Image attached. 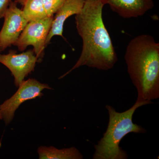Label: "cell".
I'll list each match as a JSON object with an SVG mask.
<instances>
[{"instance_id":"3","label":"cell","mask_w":159,"mask_h":159,"mask_svg":"<svg viewBox=\"0 0 159 159\" xmlns=\"http://www.w3.org/2000/svg\"><path fill=\"white\" fill-rule=\"evenodd\" d=\"M152 102L136 100L132 107L122 112H119L111 106L106 105L109 115L107 128L103 136L94 145L93 159H127V152L119 146L120 142L127 134H145L146 130L133 122L134 114L137 109Z\"/></svg>"},{"instance_id":"8","label":"cell","mask_w":159,"mask_h":159,"mask_svg":"<svg viewBox=\"0 0 159 159\" xmlns=\"http://www.w3.org/2000/svg\"><path fill=\"white\" fill-rule=\"evenodd\" d=\"M105 6L125 19L143 16L153 8V0H101Z\"/></svg>"},{"instance_id":"13","label":"cell","mask_w":159,"mask_h":159,"mask_svg":"<svg viewBox=\"0 0 159 159\" xmlns=\"http://www.w3.org/2000/svg\"><path fill=\"white\" fill-rule=\"evenodd\" d=\"M11 0H0V19L4 17Z\"/></svg>"},{"instance_id":"10","label":"cell","mask_w":159,"mask_h":159,"mask_svg":"<svg viewBox=\"0 0 159 159\" xmlns=\"http://www.w3.org/2000/svg\"><path fill=\"white\" fill-rule=\"evenodd\" d=\"M40 159H82V154L74 147L62 149L50 146H40L38 149Z\"/></svg>"},{"instance_id":"14","label":"cell","mask_w":159,"mask_h":159,"mask_svg":"<svg viewBox=\"0 0 159 159\" xmlns=\"http://www.w3.org/2000/svg\"><path fill=\"white\" fill-rule=\"evenodd\" d=\"M26 1V0H14V2H15L17 4L19 3L20 5H22V6Z\"/></svg>"},{"instance_id":"15","label":"cell","mask_w":159,"mask_h":159,"mask_svg":"<svg viewBox=\"0 0 159 159\" xmlns=\"http://www.w3.org/2000/svg\"><path fill=\"white\" fill-rule=\"evenodd\" d=\"M2 116H1V113H0V119H2Z\"/></svg>"},{"instance_id":"9","label":"cell","mask_w":159,"mask_h":159,"mask_svg":"<svg viewBox=\"0 0 159 159\" xmlns=\"http://www.w3.org/2000/svg\"><path fill=\"white\" fill-rule=\"evenodd\" d=\"M85 0H66L54 16L50 31L46 41V46L51 39L56 35L63 37V26L66 20L70 16L76 15L81 11Z\"/></svg>"},{"instance_id":"1","label":"cell","mask_w":159,"mask_h":159,"mask_svg":"<svg viewBox=\"0 0 159 159\" xmlns=\"http://www.w3.org/2000/svg\"><path fill=\"white\" fill-rule=\"evenodd\" d=\"M104 6L101 0H85L81 11L75 15L77 32L82 40V51L73 68L59 79L82 66L100 70L113 68L118 57L102 19Z\"/></svg>"},{"instance_id":"7","label":"cell","mask_w":159,"mask_h":159,"mask_svg":"<svg viewBox=\"0 0 159 159\" xmlns=\"http://www.w3.org/2000/svg\"><path fill=\"white\" fill-rule=\"evenodd\" d=\"M4 17V25L0 31L1 51L14 45L29 23L15 2H11Z\"/></svg>"},{"instance_id":"12","label":"cell","mask_w":159,"mask_h":159,"mask_svg":"<svg viewBox=\"0 0 159 159\" xmlns=\"http://www.w3.org/2000/svg\"><path fill=\"white\" fill-rule=\"evenodd\" d=\"M48 16H54L66 0H41Z\"/></svg>"},{"instance_id":"2","label":"cell","mask_w":159,"mask_h":159,"mask_svg":"<svg viewBox=\"0 0 159 159\" xmlns=\"http://www.w3.org/2000/svg\"><path fill=\"white\" fill-rule=\"evenodd\" d=\"M124 58L138 93L136 100L152 103L159 99V43L149 34L136 36L129 43Z\"/></svg>"},{"instance_id":"5","label":"cell","mask_w":159,"mask_h":159,"mask_svg":"<svg viewBox=\"0 0 159 159\" xmlns=\"http://www.w3.org/2000/svg\"><path fill=\"white\" fill-rule=\"evenodd\" d=\"M17 92L0 105V113L6 125L12 121L15 112L20 106L27 100L40 97L45 89H51L48 84H43L34 79L23 81L19 86Z\"/></svg>"},{"instance_id":"4","label":"cell","mask_w":159,"mask_h":159,"mask_svg":"<svg viewBox=\"0 0 159 159\" xmlns=\"http://www.w3.org/2000/svg\"><path fill=\"white\" fill-rule=\"evenodd\" d=\"M54 16H48L43 19L29 22L13 45L16 46L21 51H25L28 46H33L38 62L41 61L44 55L46 39Z\"/></svg>"},{"instance_id":"6","label":"cell","mask_w":159,"mask_h":159,"mask_svg":"<svg viewBox=\"0 0 159 159\" xmlns=\"http://www.w3.org/2000/svg\"><path fill=\"white\" fill-rule=\"evenodd\" d=\"M38 58L34 50H28L21 54L14 51L9 54H0V63L7 67L14 77L16 86L19 87L25 78L34 70Z\"/></svg>"},{"instance_id":"11","label":"cell","mask_w":159,"mask_h":159,"mask_svg":"<svg viewBox=\"0 0 159 159\" xmlns=\"http://www.w3.org/2000/svg\"><path fill=\"white\" fill-rule=\"evenodd\" d=\"M23 6V15L29 22L48 17L41 0H26Z\"/></svg>"},{"instance_id":"16","label":"cell","mask_w":159,"mask_h":159,"mask_svg":"<svg viewBox=\"0 0 159 159\" xmlns=\"http://www.w3.org/2000/svg\"><path fill=\"white\" fill-rule=\"evenodd\" d=\"M1 44H0V51H1Z\"/></svg>"}]
</instances>
